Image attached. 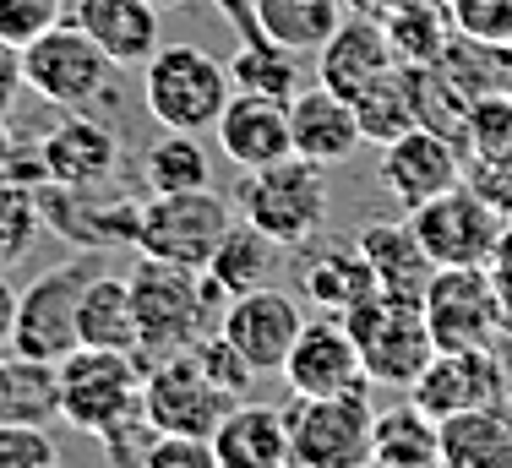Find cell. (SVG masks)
Returning a JSON list of instances; mask_svg holds the SVG:
<instances>
[{
  "label": "cell",
  "instance_id": "obj_38",
  "mask_svg": "<svg viewBox=\"0 0 512 468\" xmlns=\"http://www.w3.org/2000/svg\"><path fill=\"white\" fill-rule=\"evenodd\" d=\"M55 22H66V0H0V39L17 49H28Z\"/></svg>",
  "mask_w": 512,
  "mask_h": 468
},
{
  "label": "cell",
  "instance_id": "obj_18",
  "mask_svg": "<svg viewBox=\"0 0 512 468\" xmlns=\"http://www.w3.org/2000/svg\"><path fill=\"white\" fill-rule=\"evenodd\" d=\"M213 137L240 175L267 169L295 153V142H289V104L284 98H262V93H229Z\"/></svg>",
  "mask_w": 512,
  "mask_h": 468
},
{
  "label": "cell",
  "instance_id": "obj_21",
  "mask_svg": "<svg viewBox=\"0 0 512 468\" xmlns=\"http://www.w3.org/2000/svg\"><path fill=\"white\" fill-rule=\"evenodd\" d=\"M71 22L115 66H148V55L158 49V6H148V0H77Z\"/></svg>",
  "mask_w": 512,
  "mask_h": 468
},
{
  "label": "cell",
  "instance_id": "obj_2",
  "mask_svg": "<svg viewBox=\"0 0 512 468\" xmlns=\"http://www.w3.org/2000/svg\"><path fill=\"white\" fill-rule=\"evenodd\" d=\"M235 202H240V218H246L251 229H262L273 245L300 251V245H311L327 224V169L311 164V158H300V153H289L267 169L240 175Z\"/></svg>",
  "mask_w": 512,
  "mask_h": 468
},
{
  "label": "cell",
  "instance_id": "obj_48",
  "mask_svg": "<svg viewBox=\"0 0 512 468\" xmlns=\"http://www.w3.org/2000/svg\"><path fill=\"white\" fill-rule=\"evenodd\" d=\"M398 6H414V0H382V11H398Z\"/></svg>",
  "mask_w": 512,
  "mask_h": 468
},
{
  "label": "cell",
  "instance_id": "obj_26",
  "mask_svg": "<svg viewBox=\"0 0 512 468\" xmlns=\"http://www.w3.org/2000/svg\"><path fill=\"white\" fill-rule=\"evenodd\" d=\"M349 104H355V120H360L365 142H376V147L398 142L404 131L420 126V66L393 60V66H387L371 88H360Z\"/></svg>",
  "mask_w": 512,
  "mask_h": 468
},
{
  "label": "cell",
  "instance_id": "obj_41",
  "mask_svg": "<svg viewBox=\"0 0 512 468\" xmlns=\"http://www.w3.org/2000/svg\"><path fill=\"white\" fill-rule=\"evenodd\" d=\"M137 468H218V452L207 436H164L158 430Z\"/></svg>",
  "mask_w": 512,
  "mask_h": 468
},
{
  "label": "cell",
  "instance_id": "obj_29",
  "mask_svg": "<svg viewBox=\"0 0 512 468\" xmlns=\"http://www.w3.org/2000/svg\"><path fill=\"white\" fill-rule=\"evenodd\" d=\"M453 88L480 104V98H507L512 93V44H491V39H469V33H453L436 60Z\"/></svg>",
  "mask_w": 512,
  "mask_h": 468
},
{
  "label": "cell",
  "instance_id": "obj_50",
  "mask_svg": "<svg viewBox=\"0 0 512 468\" xmlns=\"http://www.w3.org/2000/svg\"><path fill=\"white\" fill-rule=\"evenodd\" d=\"M55 468H60V463H55Z\"/></svg>",
  "mask_w": 512,
  "mask_h": 468
},
{
  "label": "cell",
  "instance_id": "obj_3",
  "mask_svg": "<svg viewBox=\"0 0 512 468\" xmlns=\"http://www.w3.org/2000/svg\"><path fill=\"white\" fill-rule=\"evenodd\" d=\"M229 93V66L197 44H158L142 66V104L164 131H213Z\"/></svg>",
  "mask_w": 512,
  "mask_h": 468
},
{
  "label": "cell",
  "instance_id": "obj_42",
  "mask_svg": "<svg viewBox=\"0 0 512 468\" xmlns=\"http://www.w3.org/2000/svg\"><path fill=\"white\" fill-rule=\"evenodd\" d=\"M28 93V77H22V49L0 39V115L11 120V109H17V98Z\"/></svg>",
  "mask_w": 512,
  "mask_h": 468
},
{
  "label": "cell",
  "instance_id": "obj_13",
  "mask_svg": "<svg viewBox=\"0 0 512 468\" xmlns=\"http://www.w3.org/2000/svg\"><path fill=\"white\" fill-rule=\"evenodd\" d=\"M289 392L295 398H333V392H371V376H365V360H360V343L349 332L344 316H311L300 327V338L289 343V360L284 371Z\"/></svg>",
  "mask_w": 512,
  "mask_h": 468
},
{
  "label": "cell",
  "instance_id": "obj_7",
  "mask_svg": "<svg viewBox=\"0 0 512 468\" xmlns=\"http://www.w3.org/2000/svg\"><path fill=\"white\" fill-rule=\"evenodd\" d=\"M235 224L229 196H218L213 186L202 191H169L148 196L137 213V256H158V262H180V267H207L218 251V240Z\"/></svg>",
  "mask_w": 512,
  "mask_h": 468
},
{
  "label": "cell",
  "instance_id": "obj_19",
  "mask_svg": "<svg viewBox=\"0 0 512 468\" xmlns=\"http://www.w3.org/2000/svg\"><path fill=\"white\" fill-rule=\"evenodd\" d=\"M289 142H295L300 158L333 169V164H349L365 137H360L355 104H349L344 93H333V88L316 82V88H300L295 98H289Z\"/></svg>",
  "mask_w": 512,
  "mask_h": 468
},
{
  "label": "cell",
  "instance_id": "obj_24",
  "mask_svg": "<svg viewBox=\"0 0 512 468\" xmlns=\"http://www.w3.org/2000/svg\"><path fill=\"white\" fill-rule=\"evenodd\" d=\"M355 245L365 251V262H371L376 289L382 294L425 300V289H431V278H436V262L425 256L420 234H414L409 224H365L355 234Z\"/></svg>",
  "mask_w": 512,
  "mask_h": 468
},
{
  "label": "cell",
  "instance_id": "obj_32",
  "mask_svg": "<svg viewBox=\"0 0 512 468\" xmlns=\"http://www.w3.org/2000/svg\"><path fill=\"white\" fill-rule=\"evenodd\" d=\"M273 262H278V245L267 240L262 229H251L246 218H235L229 234L218 240L213 262H207L202 273L213 278L229 300H235V294H246V289H262V283L273 278Z\"/></svg>",
  "mask_w": 512,
  "mask_h": 468
},
{
  "label": "cell",
  "instance_id": "obj_45",
  "mask_svg": "<svg viewBox=\"0 0 512 468\" xmlns=\"http://www.w3.org/2000/svg\"><path fill=\"white\" fill-rule=\"evenodd\" d=\"M17 131H11V120L0 115V180H11V164H17Z\"/></svg>",
  "mask_w": 512,
  "mask_h": 468
},
{
  "label": "cell",
  "instance_id": "obj_12",
  "mask_svg": "<svg viewBox=\"0 0 512 468\" xmlns=\"http://www.w3.org/2000/svg\"><path fill=\"white\" fill-rule=\"evenodd\" d=\"M142 409H148L153 430H164V436H213L218 420L235 409V398L202 371V360L191 349H175V354L148 360Z\"/></svg>",
  "mask_w": 512,
  "mask_h": 468
},
{
  "label": "cell",
  "instance_id": "obj_16",
  "mask_svg": "<svg viewBox=\"0 0 512 468\" xmlns=\"http://www.w3.org/2000/svg\"><path fill=\"white\" fill-rule=\"evenodd\" d=\"M300 327H306L300 300H295V294H284V289H267V283H262V289L235 294V300L224 305V322H218V332L246 354L256 376L284 371L289 343L300 338Z\"/></svg>",
  "mask_w": 512,
  "mask_h": 468
},
{
  "label": "cell",
  "instance_id": "obj_44",
  "mask_svg": "<svg viewBox=\"0 0 512 468\" xmlns=\"http://www.w3.org/2000/svg\"><path fill=\"white\" fill-rule=\"evenodd\" d=\"M11 327H17V289H11V278L0 273V354L11 349Z\"/></svg>",
  "mask_w": 512,
  "mask_h": 468
},
{
  "label": "cell",
  "instance_id": "obj_6",
  "mask_svg": "<svg viewBox=\"0 0 512 468\" xmlns=\"http://www.w3.org/2000/svg\"><path fill=\"white\" fill-rule=\"evenodd\" d=\"M344 322L360 343V360H365L371 387L409 392L414 376H420L425 365H431V354H436V338H431V322H425L420 300H398V294L376 289L371 300H360L355 311L344 316Z\"/></svg>",
  "mask_w": 512,
  "mask_h": 468
},
{
  "label": "cell",
  "instance_id": "obj_14",
  "mask_svg": "<svg viewBox=\"0 0 512 468\" xmlns=\"http://www.w3.org/2000/svg\"><path fill=\"white\" fill-rule=\"evenodd\" d=\"M409 403H420L431 420L507 403V365L496 360V349H436L431 365L414 376Z\"/></svg>",
  "mask_w": 512,
  "mask_h": 468
},
{
  "label": "cell",
  "instance_id": "obj_1",
  "mask_svg": "<svg viewBox=\"0 0 512 468\" xmlns=\"http://www.w3.org/2000/svg\"><path fill=\"white\" fill-rule=\"evenodd\" d=\"M131 300H137V322H142V365L158 354L191 349L197 338L218 332L224 322L229 294L218 289L202 267H180V262H158V256H137V267L126 273Z\"/></svg>",
  "mask_w": 512,
  "mask_h": 468
},
{
  "label": "cell",
  "instance_id": "obj_43",
  "mask_svg": "<svg viewBox=\"0 0 512 468\" xmlns=\"http://www.w3.org/2000/svg\"><path fill=\"white\" fill-rule=\"evenodd\" d=\"M491 278H496V289H502L507 322H512V229L502 234V245H496V256H491Z\"/></svg>",
  "mask_w": 512,
  "mask_h": 468
},
{
  "label": "cell",
  "instance_id": "obj_35",
  "mask_svg": "<svg viewBox=\"0 0 512 468\" xmlns=\"http://www.w3.org/2000/svg\"><path fill=\"white\" fill-rule=\"evenodd\" d=\"M39 234H44L39 191L22 186V180H0V273H11L28 256L39 245Z\"/></svg>",
  "mask_w": 512,
  "mask_h": 468
},
{
  "label": "cell",
  "instance_id": "obj_27",
  "mask_svg": "<svg viewBox=\"0 0 512 468\" xmlns=\"http://www.w3.org/2000/svg\"><path fill=\"white\" fill-rule=\"evenodd\" d=\"M442 468H512V414L507 403L463 409L442 420Z\"/></svg>",
  "mask_w": 512,
  "mask_h": 468
},
{
  "label": "cell",
  "instance_id": "obj_20",
  "mask_svg": "<svg viewBox=\"0 0 512 468\" xmlns=\"http://www.w3.org/2000/svg\"><path fill=\"white\" fill-rule=\"evenodd\" d=\"M393 44H387L382 17H344L333 28V39L316 49V82L344 98H355L360 88H371L387 66H393Z\"/></svg>",
  "mask_w": 512,
  "mask_h": 468
},
{
  "label": "cell",
  "instance_id": "obj_36",
  "mask_svg": "<svg viewBox=\"0 0 512 468\" xmlns=\"http://www.w3.org/2000/svg\"><path fill=\"white\" fill-rule=\"evenodd\" d=\"M55 436L50 425L33 420H0V468H55Z\"/></svg>",
  "mask_w": 512,
  "mask_h": 468
},
{
  "label": "cell",
  "instance_id": "obj_28",
  "mask_svg": "<svg viewBox=\"0 0 512 468\" xmlns=\"http://www.w3.org/2000/svg\"><path fill=\"white\" fill-rule=\"evenodd\" d=\"M371 463L376 468H442V420H431L420 403H398V409L376 414Z\"/></svg>",
  "mask_w": 512,
  "mask_h": 468
},
{
  "label": "cell",
  "instance_id": "obj_49",
  "mask_svg": "<svg viewBox=\"0 0 512 468\" xmlns=\"http://www.w3.org/2000/svg\"><path fill=\"white\" fill-rule=\"evenodd\" d=\"M278 468H306V463H295V458H289V463H278Z\"/></svg>",
  "mask_w": 512,
  "mask_h": 468
},
{
  "label": "cell",
  "instance_id": "obj_46",
  "mask_svg": "<svg viewBox=\"0 0 512 468\" xmlns=\"http://www.w3.org/2000/svg\"><path fill=\"white\" fill-rule=\"evenodd\" d=\"M0 420H11V349L0 354Z\"/></svg>",
  "mask_w": 512,
  "mask_h": 468
},
{
  "label": "cell",
  "instance_id": "obj_40",
  "mask_svg": "<svg viewBox=\"0 0 512 468\" xmlns=\"http://www.w3.org/2000/svg\"><path fill=\"white\" fill-rule=\"evenodd\" d=\"M153 436H158V430H153V420H148V409H131L126 420H115L109 430H99L93 441L104 447V458L115 463V468H137L142 452L153 447Z\"/></svg>",
  "mask_w": 512,
  "mask_h": 468
},
{
  "label": "cell",
  "instance_id": "obj_8",
  "mask_svg": "<svg viewBox=\"0 0 512 468\" xmlns=\"http://www.w3.org/2000/svg\"><path fill=\"white\" fill-rule=\"evenodd\" d=\"M289 420V458L306 468H371L376 409L371 392H333V398H295Z\"/></svg>",
  "mask_w": 512,
  "mask_h": 468
},
{
  "label": "cell",
  "instance_id": "obj_11",
  "mask_svg": "<svg viewBox=\"0 0 512 468\" xmlns=\"http://www.w3.org/2000/svg\"><path fill=\"white\" fill-rule=\"evenodd\" d=\"M115 71L120 66L71 17L55 22L50 33H39V39L22 49V77H28V93H39L44 104H55V109H88L93 98H104V88H109Z\"/></svg>",
  "mask_w": 512,
  "mask_h": 468
},
{
  "label": "cell",
  "instance_id": "obj_31",
  "mask_svg": "<svg viewBox=\"0 0 512 468\" xmlns=\"http://www.w3.org/2000/svg\"><path fill=\"white\" fill-rule=\"evenodd\" d=\"M235 93H262V98H295L300 93V49L273 44L267 33H240V49L224 60Z\"/></svg>",
  "mask_w": 512,
  "mask_h": 468
},
{
  "label": "cell",
  "instance_id": "obj_4",
  "mask_svg": "<svg viewBox=\"0 0 512 468\" xmlns=\"http://www.w3.org/2000/svg\"><path fill=\"white\" fill-rule=\"evenodd\" d=\"M142 376H148V365L137 354L77 343L66 360H55L60 420L82 436H99L115 420H126L131 409H142Z\"/></svg>",
  "mask_w": 512,
  "mask_h": 468
},
{
  "label": "cell",
  "instance_id": "obj_30",
  "mask_svg": "<svg viewBox=\"0 0 512 468\" xmlns=\"http://www.w3.org/2000/svg\"><path fill=\"white\" fill-rule=\"evenodd\" d=\"M251 17H256V33H267L273 44L316 55L344 22V0H256Z\"/></svg>",
  "mask_w": 512,
  "mask_h": 468
},
{
  "label": "cell",
  "instance_id": "obj_17",
  "mask_svg": "<svg viewBox=\"0 0 512 468\" xmlns=\"http://www.w3.org/2000/svg\"><path fill=\"white\" fill-rule=\"evenodd\" d=\"M382 186L404 207L431 202V196L463 186V147L447 142L442 131H431V126H414L398 142L382 147Z\"/></svg>",
  "mask_w": 512,
  "mask_h": 468
},
{
  "label": "cell",
  "instance_id": "obj_5",
  "mask_svg": "<svg viewBox=\"0 0 512 468\" xmlns=\"http://www.w3.org/2000/svg\"><path fill=\"white\" fill-rule=\"evenodd\" d=\"M99 273V256L82 245L71 251L66 262L44 267L28 289H17V327H11V354H28V360H66L77 349V305H82V289L88 278Z\"/></svg>",
  "mask_w": 512,
  "mask_h": 468
},
{
  "label": "cell",
  "instance_id": "obj_34",
  "mask_svg": "<svg viewBox=\"0 0 512 468\" xmlns=\"http://www.w3.org/2000/svg\"><path fill=\"white\" fill-rule=\"evenodd\" d=\"M382 28H387V44H393V55L404 66H436L447 39L458 33L447 0H414V6L382 11Z\"/></svg>",
  "mask_w": 512,
  "mask_h": 468
},
{
  "label": "cell",
  "instance_id": "obj_9",
  "mask_svg": "<svg viewBox=\"0 0 512 468\" xmlns=\"http://www.w3.org/2000/svg\"><path fill=\"white\" fill-rule=\"evenodd\" d=\"M420 305L436 349H502L512 332L491 267H436Z\"/></svg>",
  "mask_w": 512,
  "mask_h": 468
},
{
  "label": "cell",
  "instance_id": "obj_10",
  "mask_svg": "<svg viewBox=\"0 0 512 468\" xmlns=\"http://www.w3.org/2000/svg\"><path fill=\"white\" fill-rule=\"evenodd\" d=\"M409 229L420 234L425 256L436 267H491L496 245L507 234V218L480 186H453L431 202L409 207Z\"/></svg>",
  "mask_w": 512,
  "mask_h": 468
},
{
  "label": "cell",
  "instance_id": "obj_33",
  "mask_svg": "<svg viewBox=\"0 0 512 468\" xmlns=\"http://www.w3.org/2000/svg\"><path fill=\"white\" fill-rule=\"evenodd\" d=\"M142 186H148V196L213 186V158H207V147L197 142V131H164V137L142 153Z\"/></svg>",
  "mask_w": 512,
  "mask_h": 468
},
{
  "label": "cell",
  "instance_id": "obj_37",
  "mask_svg": "<svg viewBox=\"0 0 512 468\" xmlns=\"http://www.w3.org/2000/svg\"><path fill=\"white\" fill-rule=\"evenodd\" d=\"M191 354H197V360H202V371L213 376V381H218V387H224L235 403L251 392L256 371H251V360H246V354H240L235 343L224 338V332H207V338H197V343H191Z\"/></svg>",
  "mask_w": 512,
  "mask_h": 468
},
{
  "label": "cell",
  "instance_id": "obj_23",
  "mask_svg": "<svg viewBox=\"0 0 512 468\" xmlns=\"http://www.w3.org/2000/svg\"><path fill=\"white\" fill-rule=\"evenodd\" d=\"M300 294L327 316H349L360 300L376 294V273L355 240H333V245H316L300 262Z\"/></svg>",
  "mask_w": 512,
  "mask_h": 468
},
{
  "label": "cell",
  "instance_id": "obj_39",
  "mask_svg": "<svg viewBox=\"0 0 512 468\" xmlns=\"http://www.w3.org/2000/svg\"><path fill=\"white\" fill-rule=\"evenodd\" d=\"M453 28L469 39H491V44H512V0H447Z\"/></svg>",
  "mask_w": 512,
  "mask_h": 468
},
{
  "label": "cell",
  "instance_id": "obj_22",
  "mask_svg": "<svg viewBox=\"0 0 512 468\" xmlns=\"http://www.w3.org/2000/svg\"><path fill=\"white\" fill-rule=\"evenodd\" d=\"M207 441H213V452H218V468H278V463H289V420L273 403L240 398Z\"/></svg>",
  "mask_w": 512,
  "mask_h": 468
},
{
  "label": "cell",
  "instance_id": "obj_15",
  "mask_svg": "<svg viewBox=\"0 0 512 468\" xmlns=\"http://www.w3.org/2000/svg\"><path fill=\"white\" fill-rule=\"evenodd\" d=\"M33 158H39L44 186L93 191V186H104V180L115 175V164H120V131L71 109L66 120H55V126L33 142Z\"/></svg>",
  "mask_w": 512,
  "mask_h": 468
},
{
  "label": "cell",
  "instance_id": "obj_25",
  "mask_svg": "<svg viewBox=\"0 0 512 468\" xmlns=\"http://www.w3.org/2000/svg\"><path fill=\"white\" fill-rule=\"evenodd\" d=\"M77 338L88 349H120L142 360V322H137V300H131L126 273H93L77 305Z\"/></svg>",
  "mask_w": 512,
  "mask_h": 468
},
{
  "label": "cell",
  "instance_id": "obj_47",
  "mask_svg": "<svg viewBox=\"0 0 512 468\" xmlns=\"http://www.w3.org/2000/svg\"><path fill=\"white\" fill-rule=\"evenodd\" d=\"M148 6H158V11H169V6H186V0H148Z\"/></svg>",
  "mask_w": 512,
  "mask_h": 468
}]
</instances>
